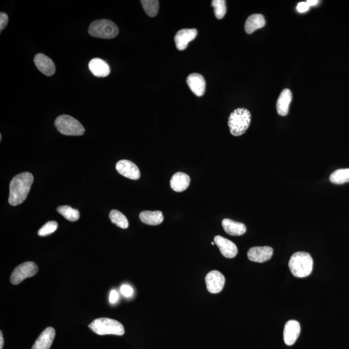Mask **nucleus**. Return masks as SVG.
<instances>
[{"label": "nucleus", "mask_w": 349, "mask_h": 349, "mask_svg": "<svg viewBox=\"0 0 349 349\" xmlns=\"http://www.w3.org/2000/svg\"><path fill=\"white\" fill-rule=\"evenodd\" d=\"M222 226H223L224 230L230 236H242L247 231V227L245 224L229 219H223L222 221Z\"/></svg>", "instance_id": "6ab92c4d"}, {"label": "nucleus", "mask_w": 349, "mask_h": 349, "mask_svg": "<svg viewBox=\"0 0 349 349\" xmlns=\"http://www.w3.org/2000/svg\"><path fill=\"white\" fill-rule=\"evenodd\" d=\"M300 323L296 320H290L286 323L283 331V339L286 345H294L300 336Z\"/></svg>", "instance_id": "f8f14e48"}, {"label": "nucleus", "mask_w": 349, "mask_h": 349, "mask_svg": "<svg viewBox=\"0 0 349 349\" xmlns=\"http://www.w3.org/2000/svg\"><path fill=\"white\" fill-rule=\"evenodd\" d=\"M58 228V223L56 221H49L45 223L38 231V236L45 237L54 233Z\"/></svg>", "instance_id": "cd10ccee"}, {"label": "nucleus", "mask_w": 349, "mask_h": 349, "mask_svg": "<svg viewBox=\"0 0 349 349\" xmlns=\"http://www.w3.org/2000/svg\"><path fill=\"white\" fill-rule=\"evenodd\" d=\"M265 25V20L262 14H252L246 21L245 28L247 34H252L254 31L264 27Z\"/></svg>", "instance_id": "4be33fe9"}, {"label": "nucleus", "mask_w": 349, "mask_h": 349, "mask_svg": "<svg viewBox=\"0 0 349 349\" xmlns=\"http://www.w3.org/2000/svg\"><path fill=\"white\" fill-rule=\"evenodd\" d=\"M309 7L310 6H308L307 2H300V3H299L298 5L297 10L299 13H305V12H307L308 9H309Z\"/></svg>", "instance_id": "7c9ffc66"}, {"label": "nucleus", "mask_w": 349, "mask_h": 349, "mask_svg": "<svg viewBox=\"0 0 349 349\" xmlns=\"http://www.w3.org/2000/svg\"><path fill=\"white\" fill-rule=\"evenodd\" d=\"M89 328L98 335L123 336L125 329L123 324L113 319L101 317L93 320L89 325Z\"/></svg>", "instance_id": "7ed1b4c3"}, {"label": "nucleus", "mask_w": 349, "mask_h": 349, "mask_svg": "<svg viewBox=\"0 0 349 349\" xmlns=\"http://www.w3.org/2000/svg\"><path fill=\"white\" fill-rule=\"evenodd\" d=\"M57 212L62 215L64 218L71 222L78 221L80 218V213L78 210L74 209L69 206H61L57 209Z\"/></svg>", "instance_id": "5701e85b"}, {"label": "nucleus", "mask_w": 349, "mask_h": 349, "mask_svg": "<svg viewBox=\"0 0 349 349\" xmlns=\"http://www.w3.org/2000/svg\"><path fill=\"white\" fill-rule=\"evenodd\" d=\"M292 274L296 277H305L309 276L313 269V259L309 253L298 252L294 253L288 263Z\"/></svg>", "instance_id": "f03ea898"}, {"label": "nucleus", "mask_w": 349, "mask_h": 349, "mask_svg": "<svg viewBox=\"0 0 349 349\" xmlns=\"http://www.w3.org/2000/svg\"><path fill=\"white\" fill-rule=\"evenodd\" d=\"M146 14L150 17L157 16L159 9V2L157 0H142L140 1Z\"/></svg>", "instance_id": "a878e982"}, {"label": "nucleus", "mask_w": 349, "mask_h": 349, "mask_svg": "<svg viewBox=\"0 0 349 349\" xmlns=\"http://www.w3.org/2000/svg\"><path fill=\"white\" fill-rule=\"evenodd\" d=\"M89 68L91 72L97 77H106L111 72L108 64L104 60L93 59L90 62Z\"/></svg>", "instance_id": "a211bd4d"}, {"label": "nucleus", "mask_w": 349, "mask_h": 349, "mask_svg": "<svg viewBox=\"0 0 349 349\" xmlns=\"http://www.w3.org/2000/svg\"><path fill=\"white\" fill-rule=\"evenodd\" d=\"M212 6L214 7L216 18L219 20L223 18L226 13V2L224 0H214L212 2Z\"/></svg>", "instance_id": "bb28decb"}, {"label": "nucleus", "mask_w": 349, "mask_h": 349, "mask_svg": "<svg viewBox=\"0 0 349 349\" xmlns=\"http://www.w3.org/2000/svg\"><path fill=\"white\" fill-rule=\"evenodd\" d=\"M38 271V267L34 262H25L16 267L11 276V282L17 285L28 277L35 276Z\"/></svg>", "instance_id": "0eeeda50"}, {"label": "nucleus", "mask_w": 349, "mask_h": 349, "mask_svg": "<svg viewBox=\"0 0 349 349\" xmlns=\"http://www.w3.org/2000/svg\"><path fill=\"white\" fill-rule=\"evenodd\" d=\"M197 35V31L195 28H184L177 33L174 37L176 47L180 51L187 48L189 43L194 40Z\"/></svg>", "instance_id": "9b49d317"}, {"label": "nucleus", "mask_w": 349, "mask_h": 349, "mask_svg": "<svg viewBox=\"0 0 349 349\" xmlns=\"http://www.w3.org/2000/svg\"><path fill=\"white\" fill-rule=\"evenodd\" d=\"M9 16L6 13H0V30L3 31L6 28L8 23Z\"/></svg>", "instance_id": "c756f323"}, {"label": "nucleus", "mask_w": 349, "mask_h": 349, "mask_svg": "<svg viewBox=\"0 0 349 349\" xmlns=\"http://www.w3.org/2000/svg\"><path fill=\"white\" fill-rule=\"evenodd\" d=\"M119 297V294L116 290H111L109 295V302L112 303V304H114L118 301Z\"/></svg>", "instance_id": "2f4dec72"}, {"label": "nucleus", "mask_w": 349, "mask_h": 349, "mask_svg": "<svg viewBox=\"0 0 349 349\" xmlns=\"http://www.w3.org/2000/svg\"><path fill=\"white\" fill-rule=\"evenodd\" d=\"M121 293L126 298H130L133 295V289L128 284H123L121 288Z\"/></svg>", "instance_id": "c85d7f7f"}, {"label": "nucleus", "mask_w": 349, "mask_h": 349, "mask_svg": "<svg viewBox=\"0 0 349 349\" xmlns=\"http://www.w3.org/2000/svg\"><path fill=\"white\" fill-rule=\"evenodd\" d=\"M292 99H293V95L290 90L285 89L282 91L277 102V111L279 115L283 117L287 115Z\"/></svg>", "instance_id": "aec40b11"}, {"label": "nucleus", "mask_w": 349, "mask_h": 349, "mask_svg": "<svg viewBox=\"0 0 349 349\" xmlns=\"http://www.w3.org/2000/svg\"><path fill=\"white\" fill-rule=\"evenodd\" d=\"M274 250L270 247H255L248 250V258L253 262L264 263L271 259Z\"/></svg>", "instance_id": "ddd939ff"}, {"label": "nucleus", "mask_w": 349, "mask_h": 349, "mask_svg": "<svg viewBox=\"0 0 349 349\" xmlns=\"http://www.w3.org/2000/svg\"><path fill=\"white\" fill-rule=\"evenodd\" d=\"M211 244H212V245H215V243H214V242H212Z\"/></svg>", "instance_id": "c9c22d12"}, {"label": "nucleus", "mask_w": 349, "mask_h": 349, "mask_svg": "<svg viewBox=\"0 0 349 349\" xmlns=\"http://www.w3.org/2000/svg\"><path fill=\"white\" fill-rule=\"evenodd\" d=\"M307 3L309 6H314L315 5L318 3V1H317V0H308Z\"/></svg>", "instance_id": "72a5a7b5"}, {"label": "nucleus", "mask_w": 349, "mask_h": 349, "mask_svg": "<svg viewBox=\"0 0 349 349\" xmlns=\"http://www.w3.org/2000/svg\"><path fill=\"white\" fill-rule=\"evenodd\" d=\"M251 114L248 109L238 108L230 114L228 119V126L231 135L241 136L249 128Z\"/></svg>", "instance_id": "20e7f679"}, {"label": "nucleus", "mask_w": 349, "mask_h": 349, "mask_svg": "<svg viewBox=\"0 0 349 349\" xmlns=\"http://www.w3.org/2000/svg\"><path fill=\"white\" fill-rule=\"evenodd\" d=\"M205 281L209 293L216 295L223 290L225 284V277L221 272L212 271L207 275Z\"/></svg>", "instance_id": "6e6552de"}, {"label": "nucleus", "mask_w": 349, "mask_h": 349, "mask_svg": "<svg viewBox=\"0 0 349 349\" xmlns=\"http://www.w3.org/2000/svg\"><path fill=\"white\" fill-rule=\"evenodd\" d=\"M55 126L64 135L80 136L85 132L82 124L73 117L63 114L57 117Z\"/></svg>", "instance_id": "423d86ee"}, {"label": "nucleus", "mask_w": 349, "mask_h": 349, "mask_svg": "<svg viewBox=\"0 0 349 349\" xmlns=\"http://www.w3.org/2000/svg\"><path fill=\"white\" fill-rule=\"evenodd\" d=\"M140 221L148 225L156 226L164 221V216L161 211H144L139 215Z\"/></svg>", "instance_id": "412c9836"}, {"label": "nucleus", "mask_w": 349, "mask_h": 349, "mask_svg": "<svg viewBox=\"0 0 349 349\" xmlns=\"http://www.w3.org/2000/svg\"><path fill=\"white\" fill-rule=\"evenodd\" d=\"M330 181L336 185L349 183V168L337 169L330 176Z\"/></svg>", "instance_id": "b1692460"}, {"label": "nucleus", "mask_w": 349, "mask_h": 349, "mask_svg": "<svg viewBox=\"0 0 349 349\" xmlns=\"http://www.w3.org/2000/svg\"><path fill=\"white\" fill-rule=\"evenodd\" d=\"M187 83L192 92L196 96L202 97L206 91V81L200 74L193 73L187 78Z\"/></svg>", "instance_id": "2eb2a0df"}, {"label": "nucleus", "mask_w": 349, "mask_h": 349, "mask_svg": "<svg viewBox=\"0 0 349 349\" xmlns=\"http://www.w3.org/2000/svg\"><path fill=\"white\" fill-rule=\"evenodd\" d=\"M93 37L102 39H112L118 35L119 30L115 23L106 19L93 21L88 30Z\"/></svg>", "instance_id": "39448f33"}, {"label": "nucleus", "mask_w": 349, "mask_h": 349, "mask_svg": "<svg viewBox=\"0 0 349 349\" xmlns=\"http://www.w3.org/2000/svg\"><path fill=\"white\" fill-rule=\"evenodd\" d=\"M34 178L31 173L24 172L14 177L10 183L9 202L11 206H18L25 201L30 192Z\"/></svg>", "instance_id": "f257e3e1"}, {"label": "nucleus", "mask_w": 349, "mask_h": 349, "mask_svg": "<svg viewBox=\"0 0 349 349\" xmlns=\"http://www.w3.org/2000/svg\"><path fill=\"white\" fill-rule=\"evenodd\" d=\"M34 62L38 70L45 76H51L56 72V67L53 61L46 55L37 54L35 57Z\"/></svg>", "instance_id": "4468645a"}, {"label": "nucleus", "mask_w": 349, "mask_h": 349, "mask_svg": "<svg viewBox=\"0 0 349 349\" xmlns=\"http://www.w3.org/2000/svg\"><path fill=\"white\" fill-rule=\"evenodd\" d=\"M109 219L112 223L115 224L117 226L120 227L121 228L126 229L128 228V219L123 213L118 211V210H111V212L109 213Z\"/></svg>", "instance_id": "393cba45"}, {"label": "nucleus", "mask_w": 349, "mask_h": 349, "mask_svg": "<svg viewBox=\"0 0 349 349\" xmlns=\"http://www.w3.org/2000/svg\"><path fill=\"white\" fill-rule=\"evenodd\" d=\"M54 337L55 330L52 327H47L38 337L31 349H50Z\"/></svg>", "instance_id": "dca6fc26"}, {"label": "nucleus", "mask_w": 349, "mask_h": 349, "mask_svg": "<svg viewBox=\"0 0 349 349\" xmlns=\"http://www.w3.org/2000/svg\"><path fill=\"white\" fill-rule=\"evenodd\" d=\"M117 171L126 178L138 180L140 178V172L133 162L128 160H121L116 164Z\"/></svg>", "instance_id": "1a4fd4ad"}, {"label": "nucleus", "mask_w": 349, "mask_h": 349, "mask_svg": "<svg viewBox=\"0 0 349 349\" xmlns=\"http://www.w3.org/2000/svg\"><path fill=\"white\" fill-rule=\"evenodd\" d=\"M4 345V340L3 338V334H2V332H0V349L3 348Z\"/></svg>", "instance_id": "473e14b6"}, {"label": "nucleus", "mask_w": 349, "mask_h": 349, "mask_svg": "<svg viewBox=\"0 0 349 349\" xmlns=\"http://www.w3.org/2000/svg\"><path fill=\"white\" fill-rule=\"evenodd\" d=\"M214 243L224 257L231 259L238 255V247L232 241L227 240L223 237L217 236L214 238Z\"/></svg>", "instance_id": "9d476101"}, {"label": "nucleus", "mask_w": 349, "mask_h": 349, "mask_svg": "<svg viewBox=\"0 0 349 349\" xmlns=\"http://www.w3.org/2000/svg\"><path fill=\"white\" fill-rule=\"evenodd\" d=\"M190 184V178L188 174L178 172L174 173L171 179L170 186L174 192H182L189 187Z\"/></svg>", "instance_id": "f3484780"}, {"label": "nucleus", "mask_w": 349, "mask_h": 349, "mask_svg": "<svg viewBox=\"0 0 349 349\" xmlns=\"http://www.w3.org/2000/svg\"><path fill=\"white\" fill-rule=\"evenodd\" d=\"M2 135H0V140L2 141Z\"/></svg>", "instance_id": "f704fd0d"}]
</instances>
